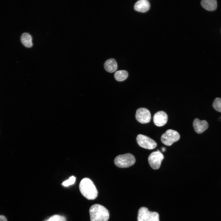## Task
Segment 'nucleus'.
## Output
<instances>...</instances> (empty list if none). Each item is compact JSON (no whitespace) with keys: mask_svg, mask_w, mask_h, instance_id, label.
Returning <instances> with one entry per match:
<instances>
[{"mask_svg":"<svg viewBox=\"0 0 221 221\" xmlns=\"http://www.w3.org/2000/svg\"><path fill=\"white\" fill-rule=\"evenodd\" d=\"M0 221H7V219L5 216L0 215Z\"/></svg>","mask_w":221,"mask_h":221,"instance_id":"19","label":"nucleus"},{"mask_svg":"<svg viewBox=\"0 0 221 221\" xmlns=\"http://www.w3.org/2000/svg\"><path fill=\"white\" fill-rule=\"evenodd\" d=\"M180 138V135L177 131L169 129L161 135V140L165 145L170 146L178 141Z\"/></svg>","mask_w":221,"mask_h":221,"instance_id":"5","label":"nucleus"},{"mask_svg":"<svg viewBox=\"0 0 221 221\" xmlns=\"http://www.w3.org/2000/svg\"><path fill=\"white\" fill-rule=\"evenodd\" d=\"M91 221H107L109 217L108 210L103 206L93 204L89 209Z\"/></svg>","mask_w":221,"mask_h":221,"instance_id":"2","label":"nucleus"},{"mask_svg":"<svg viewBox=\"0 0 221 221\" xmlns=\"http://www.w3.org/2000/svg\"><path fill=\"white\" fill-rule=\"evenodd\" d=\"M164 158L163 154L158 150L153 152L149 155L148 160L151 167L154 169L160 168L161 163Z\"/></svg>","mask_w":221,"mask_h":221,"instance_id":"7","label":"nucleus"},{"mask_svg":"<svg viewBox=\"0 0 221 221\" xmlns=\"http://www.w3.org/2000/svg\"><path fill=\"white\" fill-rule=\"evenodd\" d=\"M45 221H66V220L63 216L56 215L51 216Z\"/></svg>","mask_w":221,"mask_h":221,"instance_id":"17","label":"nucleus"},{"mask_svg":"<svg viewBox=\"0 0 221 221\" xmlns=\"http://www.w3.org/2000/svg\"><path fill=\"white\" fill-rule=\"evenodd\" d=\"M128 73L126 70H120L116 71L114 74L115 79L118 81H122L127 79L128 76Z\"/></svg>","mask_w":221,"mask_h":221,"instance_id":"15","label":"nucleus"},{"mask_svg":"<svg viewBox=\"0 0 221 221\" xmlns=\"http://www.w3.org/2000/svg\"><path fill=\"white\" fill-rule=\"evenodd\" d=\"M201 4L205 9L210 11L215 10L217 6L216 0H202L201 2Z\"/></svg>","mask_w":221,"mask_h":221,"instance_id":"13","label":"nucleus"},{"mask_svg":"<svg viewBox=\"0 0 221 221\" xmlns=\"http://www.w3.org/2000/svg\"><path fill=\"white\" fill-rule=\"evenodd\" d=\"M162 150L163 152L165 151L166 150L165 148V147L162 148Z\"/></svg>","mask_w":221,"mask_h":221,"instance_id":"20","label":"nucleus"},{"mask_svg":"<svg viewBox=\"0 0 221 221\" xmlns=\"http://www.w3.org/2000/svg\"><path fill=\"white\" fill-rule=\"evenodd\" d=\"M212 106L216 111L221 112V98H216L213 103Z\"/></svg>","mask_w":221,"mask_h":221,"instance_id":"16","label":"nucleus"},{"mask_svg":"<svg viewBox=\"0 0 221 221\" xmlns=\"http://www.w3.org/2000/svg\"><path fill=\"white\" fill-rule=\"evenodd\" d=\"M193 126L195 131L198 134H201L208 127V124L205 120H200L198 118L194 119Z\"/></svg>","mask_w":221,"mask_h":221,"instance_id":"10","label":"nucleus"},{"mask_svg":"<svg viewBox=\"0 0 221 221\" xmlns=\"http://www.w3.org/2000/svg\"><path fill=\"white\" fill-rule=\"evenodd\" d=\"M136 140L140 146L145 149H153L157 145V143L154 140L148 136L141 134L138 135Z\"/></svg>","mask_w":221,"mask_h":221,"instance_id":"6","label":"nucleus"},{"mask_svg":"<svg viewBox=\"0 0 221 221\" xmlns=\"http://www.w3.org/2000/svg\"><path fill=\"white\" fill-rule=\"evenodd\" d=\"M168 120V116L164 111H160L154 115L153 121L154 124L158 126H161L166 124Z\"/></svg>","mask_w":221,"mask_h":221,"instance_id":"9","label":"nucleus"},{"mask_svg":"<svg viewBox=\"0 0 221 221\" xmlns=\"http://www.w3.org/2000/svg\"><path fill=\"white\" fill-rule=\"evenodd\" d=\"M79 189L82 195L88 200H93L97 196L98 191L89 178H85L82 179L79 183Z\"/></svg>","mask_w":221,"mask_h":221,"instance_id":"1","label":"nucleus"},{"mask_svg":"<svg viewBox=\"0 0 221 221\" xmlns=\"http://www.w3.org/2000/svg\"><path fill=\"white\" fill-rule=\"evenodd\" d=\"M150 5L147 0H140L137 1L134 5V10L137 11L144 13L149 9Z\"/></svg>","mask_w":221,"mask_h":221,"instance_id":"11","label":"nucleus"},{"mask_svg":"<svg viewBox=\"0 0 221 221\" xmlns=\"http://www.w3.org/2000/svg\"><path fill=\"white\" fill-rule=\"evenodd\" d=\"M104 68L107 72L112 73L117 69V64L114 59L110 58L106 60L104 64Z\"/></svg>","mask_w":221,"mask_h":221,"instance_id":"12","label":"nucleus"},{"mask_svg":"<svg viewBox=\"0 0 221 221\" xmlns=\"http://www.w3.org/2000/svg\"><path fill=\"white\" fill-rule=\"evenodd\" d=\"M134 156L130 153L119 155L114 159L115 165L120 168H126L133 165L135 162Z\"/></svg>","mask_w":221,"mask_h":221,"instance_id":"3","label":"nucleus"},{"mask_svg":"<svg viewBox=\"0 0 221 221\" xmlns=\"http://www.w3.org/2000/svg\"><path fill=\"white\" fill-rule=\"evenodd\" d=\"M135 117L138 122L141 123L145 124L150 122L151 115L149 111L147 109L140 108L137 110Z\"/></svg>","mask_w":221,"mask_h":221,"instance_id":"8","label":"nucleus"},{"mask_svg":"<svg viewBox=\"0 0 221 221\" xmlns=\"http://www.w3.org/2000/svg\"><path fill=\"white\" fill-rule=\"evenodd\" d=\"M21 40L22 44L26 47L30 48L33 46L32 37L28 33H23L21 36Z\"/></svg>","mask_w":221,"mask_h":221,"instance_id":"14","label":"nucleus"},{"mask_svg":"<svg viewBox=\"0 0 221 221\" xmlns=\"http://www.w3.org/2000/svg\"><path fill=\"white\" fill-rule=\"evenodd\" d=\"M138 221H159V215L156 212L151 211L145 207H142L139 210L137 218Z\"/></svg>","mask_w":221,"mask_h":221,"instance_id":"4","label":"nucleus"},{"mask_svg":"<svg viewBox=\"0 0 221 221\" xmlns=\"http://www.w3.org/2000/svg\"><path fill=\"white\" fill-rule=\"evenodd\" d=\"M76 179V177L74 176H71L68 180L64 181L62 184L65 187L74 184L75 181Z\"/></svg>","mask_w":221,"mask_h":221,"instance_id":"18","label":"nucleus"}]
</instances>
